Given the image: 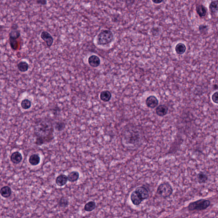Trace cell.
I'll list each match as a JSON object with an SVG mask.
<instances>
[{
  "label": "cell",
  "instance_id": "1",
  "mask_svg": "<svg viewBox=\"0 0 218 218\" xmlns=\"http://www.w3.org/2000/svg\"><path fill=\"white\" fill-rule=\"evenodd\" d=\"M54 127L50 119L44 118L38 119L34 127V135L36 136L35 144L38 146L47 142H50L53 139Z\"/></svg>",
  "mask_w": 218,
  "mask_h": 218
},
{
  "label": "cell",
  "instance_id": "2",
  "mask_svg": "<svg viewBox=\"0 0 218 218\" xmlns=\"http://www.w3.org/2000/svg\"><path fill=\"white\" fill-rule=\"evenodd\" d=\"M143 140V135L138 132L126 133L123 135V143L129 149H136L141 146Z\"/></svg>",
  "mask_w": 218,
  "mask_h": 218
},
{
  "label": "cell",
  "instance_id": "3",
  "mask_svg": "<svg viewBox=\"0 0 218 218\" xmlns=\"http://www.w3.org/2000/svg\"><path fill=\"white\" fill-rule=\"evenodd\" d=\"M211 205V201L208 199H201L190 202L187 207L189 211H200L206 210Z\"/></svg>",
  "mask_w": 218,
  "mask_h": 218
},
{
  "label": "cell",
  "instance_id": "4",
  "mask_svg": "<svg viewBox=\"0 0 218 218\" xmlns=\"http://www.w3.org/2000/svg\"><path fill=\"white\" fill-rule=\"evenodd\" d=\"M114 35L113 32L109 29H102L97 36V44L100 46H105L113 42Z\"/></svg>",
  "mask_w": 218,
  "mask_h": 218
},
{
  "label": "cell",
  "instance_id": "5",
  "mask_svg": "<svg viewBox=\"0 0 218 218\" xmlns=\"http://www.w3.org/2000/svg\"><path fill=\"white\" fill-rule=\"evenodd\" d=\"M173 192V189L172 186L168 181L162 182L157 187V194L163 199L169 198Z\"/></svg>",
  "mask_w": 218,
  "mask_h": 218
},
{
  "label": "cell",
  "instance_id": "6",
  "mask_svg": "<svg viewBox=\"0 0 218 218\" xmlns=\"http://www.w3.org/2000/svg\"><path fill=\"white\" fill-rule=\"evenodd\" d=\"M135 191L142 201L148 199L149 197L148 189L143 186H139L135 189Z\"/></svg>",
  "mask_w": 218,
  "mask_h": 218
},
{
  "label": "cell",
  "instance_id": "7",
  "mask_svg": "<svg viewBox=\"0 0 218 218\" xmlns=\"http://www.w3.org/2000/svg\"><path fill=\"white\" fill-rule=\"evenodd\" d=\"M41 39L45 41L48 47H51L54 42V39L51 34L47 31H43L41 33Z\"/></svg>",
  "mask_w": 218,
  "mask_h": 218
},
{
  "label": "cell",
  "instance_id": "8",
  "mask_svg": "<svg viewBox=\"0 0 218 218\" xmlns=\"http://www.w3.org/2000/svg\"><path fill=\"white\" fill-rule=\"evenodd\" d=\"M159 100L156 96H149L146 100V104L148 108L151 109L155 108L159 104Z\"/></svg>",
  "mask_w": 218,
  "mask_h": 218
},
{
  "label": "cell",
  "instance_id": "9",
  "mask_svg": "<svg viewBox=\"0 0 218 218\" xmlns=\"http://www.w3.org/2000/svg\"><path fill=\"white\" fill-rule=\"evenodd\" d=\"M20 37V31L18 29V25L13 24L9 34V39L17 40Z\"/></svg>",
  "mask_w": 218,
  "mask_h": 218
},
{
  "label": "cell",
  "instance_id": "10",
  "mask_svg": "<svg viewBox=\"0 0 218 218\" xmlns=\"http://www.w3.org/2000/svg\"><path fill=\"white\" fill-rule=\"evenodd\" d=\"M88 63L92 67H96L100 65L101 61L99 57L96 55H92L88 58Z\"/></svg>",
  "mask_w": 218,
  "mask_h": 218
},
{
  "label": "cell",
  "instance_id": "11",
  "mask_svg": "<svg viewBox=\"0 0 218 218\" xmlns=\"http://www.w3.org/2000/svg\"><path fill=\"white\" fill-rule=\"evenodd\" d=\"M67 176L65 175H60L57 177L56 179V183L58 186H63L67 183Z\"/></svg>",
  "mask_w": 218,
  "mask_h": 218
},
{
  "label": "cell",
  "instance_id": "12",
  "mask_svg": "<svg viewBox=\"0 0 218 218\" xmlns=\"http://www.w3.org/2000/svg\"><path fill=\"white\" fill-rule=\"evenodd\" d=\"M23 159L22 155L19 152H14L10 157L11 162L15 164H18Z\"/></svg>",
  "mask_w": 218,
  "mask_h": 218
},
{
  "label": "cell",
  "instance_id": "13",
  "mask_svg": "<svg viewBox=\"0 0 218 218\" xmlns=\"http://www.w3.org/2000/svg\"><path fill=\"white\" fill-rule=\"evenodd\" d=\"M168 108L165 105H160L157 108L156 113L160 117H163L166 115L168 112Z\"/></svg>",
  "mask_w": 218,
  "mask_h": 218
},
{
  "label": "cell",
  "instance_id": "14",
  "mask_svg": "<svg viewBox=\"0 0 218 218\" xmlns=\"http://www.w3.org/2000/svg\"><path fill=\"white\" fill-rule=\"evenodd\" d=\"M196 178L198 183L199 184H202L207 182L208 179V176L204 172L201 171L197 174Z\"/></svg>",
  "mask_w": 218,
  "mask_h": 218
},
{
  "label": "cell",
  "instance_id": "15",
  "mask_svg": "<svg viewBox=\"0 0 218 218\" xmlns=\"http://www.w3.org/2000/svg\"><path fill=\"white\" fill-rule=\"evenodd\" d=\"M130 200L132 203L135 206H139L143 201L137 195L135 190L132 192L130 195Z\"/></svg>",
  "mask_w": 218,
  "mask_h": 218
},
{
  "label": "cell",
  "instance_id": "16",
  "mask_svg": "<svg viewBox=\"0 0 218 218\" xmlns=\"http://www.w3.org/2000/svg\"><path fill=\"white\" fill-rule=\"evenodd\" d=\"M11 194V189L9 186H4L0 189V194L4 198H8Z\"/></svg>",
  "mask_w": 218,
  "mask_h": 218
},
{
  "label": "cell",
  "instance_id": "17",
  "mask_svg": "<svg viewBox=\"0 0 218 218\" xmlns=\"http://www.w3.org/2000/svg\"><path fill=\"white\" fill-rule=\"evenodd\" d=\"M112 94L108 90H104L100 93V99L104 102H108L110 100Z\"/></svg>",
  "mask_w": 218,
  "mask_h": 218
},
{
  "label": "cell",
  "instance_id": "18",
  "mask_svg": "<svg viewBox=\"0 0 218 218\" xmlns=\"http://www.w3.org/2000/svg\"><path fill=\"white\" fill-rule=\"evenodd\" d=\"M40 157L37 154H34L29 157V163L32 166H36L39 165L40 162Z\"/></svg>",
  "mask_w": 218,
  "mask_h": 218
},
{
  "label": "cell",
  "instance_id": "19",
  "mask_svg": "<svg viewBox=\"0 0 218 218\" xmlns=\"http://www.w3.org/2000/svg\"><path fill=\"white\" fill-rule=\"evenodd\" d=\"M196 11L198 15L201 18L204 17L207 13L206 7L202 4H199L196 7Z\"/></svg>",
  "mask_w": 218,
  "mask_h": 218
},
{
  "label": "cell",
  "instance_id": "20",
  "mask_svg": "<svg viewBox=\"0 0 218 218\" xmlns=\"http://www.w3.org/2000/svg\"><path fill=\"white\" fill-rule=\"evenodd\" d=\"M186 50L185 45L182 43H179L177 44L175 47V51L178 54L183 55Z\"/></svg>",
  "mask_w": 218,
  "mask_h": 218
},
{
  "label": "cell",
  "instance_id": "21",
  "mask_svg": "<svg viewBox=\"0 0 218 218\" xmlns=\"http://www.w3.org/2000/svg\"><path fill=\"white\" fill-rule=\"evenodd\" d=\"M79 178V173L77 171H72L67 176L68 180L71 182L77 181Z\"/></svg>",
  "mask_w": 218,
  "mask_h": 218
},
{
  "label": "cell",
  "instance_id": "22",
  "mask_svg": "<svg viewBox=\"0 0 218 218\" xmlns=\"http://www.w3.org/2000/svg\"><path fill=\"white\" fill-rule=\"evenodd\" d=\"M209 10L211 14H215L218 12V1H214L209 5Z\"/></svg>",
  "mask_w": 218,
  "mask_h": 218
},
{
  "label": "cell",
  "instance_id": "23",
  "mask_svg": "<svg viewBox=\"0 0 218 218\" xmlns=\"http://www.w3.org/2000/svg\"><path fill=\"white\" fill-rule=\"evenodd\" d=\"M18 68L21 72H25L28 70L29 64L25 61H21L18 64Z\"/></svg>",
  "mask_w": 218,
  "mask_h": 218
},
{
  "label": "cell",
  "instance_id": "24",
  "mask_svg": "<svg viewBox=\"0 0 218 218\" xmlns=\"http://www.w3.org/2000/svg\"><path fill=\"white\" fill-rule=\"evenodd\" d=\"M96 208V204L94 201H90L85 205L84 209L86 211L91 212Z\"/></svg>",
  "mask_w": 218,
  "mask_h": 218
},
{
  "label": "cell",
  "instance_id": "25",
  "mask_svg": "<svg viewBox=\"0 0 218 218\" xmlns=\"http://www.w3.org/2000/svg\"><path fill=\"white\" fill-rule=\"evenodd\" d=\"M69 204L68 199L65 197H62L58 202V205L61 208H67Z\"/></svg>",
  "mask_w": 218,
  "mask_h": 218
},
{
  "label": "cell",
  "instance_id": "26",
  "mask_svg": "<svg viewBox=\"0 0 218 218\" xmlns=\"http://www.w3.org/2000/svg\"><path fill=\"white\" fill-rule=\"evenodd\" d=\"M9 40L11 48L12 50H18L20 48L19 43L17 41V40L9 39Z\"/></svg>",
  "mask_w": 218,
  "mask_h": 218
},
{
  "label": "cell",
  "instance_id": "27",
  "mask_svg": "<svg viewBox=\"0 0 218 218\" xmlns=\"http://www.w3.org/2000/svg\"><path fill=\"white\" fill-rule=\"evenodd\" d=\"M65 127V124L63 122H56L55 124L54 128L56 131L61 132L63 130Z\"/></svg>",
  "mask_w": 218,
  "mask_h": 218
},
{
  "label": "cell",
  "instance_id": "28",
  "mask_svg": "<svg viewBox=\"0 0 218 218\" xmlns=\"http://www.w3.org/2000/svg\"><path fill=\"white\" fill-rule=\"evenodd\" d=\"M21 106L22 108L24 110H27L31 108V103L29 100L27 99L23 100L21 103Z\"/></svg>",
  "mask_w": 218,
  "mask_h": 218
},
{
  "label": "cell",
  "instance_id": "29",
  "mask_svg": "<svg viewBox=\"0 0 218 218\" xmlns=\"http://www.w3.org/2000/svg\"><path fill=\"white\" fill-rule=\"evenodd\" d=\"M208 25L202 24L200 25L199 27V30L201 33H205L208 32Z\"/></svg>",
  "mask_w": 218,
  "mask_h": 218
},
{
  "label": "cell",
  "instance_id": "30",
  "mask_svg": "<svg viewBox=\"0 0 218 218\" xmlns=\"http://www.w3.org/2000/svg\"><path fill=\"white\" fill-rule=\"evenodd\" d=\"M135 2V0H125L126 6L128 9L131 7Z\"/></svg>",
  "mask_w": 218,
  "mask_h": 218
},
{
  "label": "cell",
  "instance_id": "31",
  "mask_svg": "<svg viewBox=\"0 0 218 218\" xmlns=\"http://www.w3.org/2000/svg\"><path fill=\"white\" fill-rule=\"evenodd\" d=\"M212 100L213 102L214 103H216V104H218V92H215L214 94L212 95Z\"/></svg>",
  "mask_w": 218,
  "mask_h": 218
},
{
  "label": "cell",
  "instance_id": "32",
  "mask_svg": "<svg viewBox=\"0 0 218 218\" xmlns=\"http://www.w3.org/2000/svg\"><path fill=\"white\" fill-rule=\"evenodd\" d=\"M36 2L42 5H46L47 4V0H36Z\"/></svg>",
  "mask_w": 218,
  "mask_h": 218
},
{
  "label": "cell",
  "instance_id": "33",
  "mask_svg": "<svg viewBox=\"0 0 218 218\" xmlns=\"http://www.w3.org/2000/svg\"><path fill=\"white\" fill-rule=\"evenodd\" d=\"M152 1L154 3L156 4H159L161 3L164 0H152Z\"/></svg>",
  "mask_w": 218,
  "mask_h": 218
}]
</instances>
